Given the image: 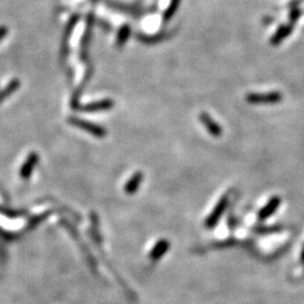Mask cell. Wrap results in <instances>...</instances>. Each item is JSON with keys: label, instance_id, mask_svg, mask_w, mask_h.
Returning <instances> with one entry per match:
<instances>
[{"label": "cell", "instance_id": "obj_14", "mask_svg": "<svg viewBox=\"0 0 304 304\" xmlns=\"http://www.w3.org/2000/svg\"><path fill=\"white\" fill-rule=\"evenodd\" d=\"M7 33H8V30L6 26H0V41H2L3 39H5Z\"/></svg>", "mask_w": 304, "mask_h": 304}, {"label": "cell", "instance_id": "obj_13", "mask_svg": "<svg viewBox=\"0 0 304 304\" xmlns=\"http://www.w3.org/2000/svg\"><path fill=\"white\" fill-rule=\"evenodd\" d=\"M167 248H168V244H167L166 241L159 242V244L155 246V248H154L153 252H152L151 257L152 258H159L160 256H161V254L165 253Z\"/></svg>", "mask_w": 304, "mask_h": 304}, {"label": "cell", "instance_id": "obj_8", "mask_svg": "<svg viewBox=\"0 0 304 304\" xmlns=\"http://www.w3.org/2000/svg\"><path fill=\"white\" fill-rule=\"evenodd\" d=\"M142 179H143L142 172H135L132 177L130 178L129 182L125 184L124 186L125 193H127V194H134V193L139 190L140 185L142 183Z\"/></svg>", "mask_w": 304, "mask_h": 304}, {"label": "cell", "instance_id": "obj_6", "mask_svg": "<svg viewBox=\"0 0 304 304\" xmlns=\"http://www.w3.org/2000/svg\"><path fill=\"white\" fill-rule=\"evenodd\" d=\"M227 205H228V196H223L220 200V202L217 203L215 208L213 209L211 215H209V217L206 220L207 227H213V225L216 223V221L220 219V216L222 215V213H223L225 207H227Z\"/></svg>", "mask_w": 304, "mask_h": 304}, {"label": "cell", "instance_id": "obj_9", "mask_svg": "<svg viewBox=\"0 0 304 304\" xmlns=\"http://www.w3.org/2000/svg\"><path fill=\"white\" fill-rule=\"evenodd\" d=\"M292 32V25H283L278 28V30L276 31V33H275L274 36L272 38V42L273 45H278L279 43L282 42L283 40L286 39L287 36L290 35V33Z\"/></svg>", "mask_w": 304, "mask_h": 304}, {"label": "cell", "instance_id": "obj_12", "mask_svg": "<svg viewBox=\"0 0 304 304\" xmlns=\"http://www.w3.org/2000/svg\"><path fill=\"white\" fill-rule=\"evenodd\" d=\"M179 3L180 0H171L169 6L167 8V10L165 11V14H163V20H165V22H168V20H170L172 17H174L175 13L178 9Z\"/></svg>", "mask_w": 304, "mask_h": 304}, {"label": "cell", "instance_id": "obj_3", "mask_svg": "<svg viewBox=\"0 0 304 304\" xmlns=\"http://www.w3.org/2000/svg\"><path fill=\"white\" fill-rule=\"evenodd\" d=\"M39 159H40V157H39V154L36 153V152H31V153L27 155L26 160L24 161V163L22 165V168H20V171H19L20 177H22L23 179H25V180L30 178L33 170H34L35 166H38Z\"/></svg>", "mask_w": 304, "mask_h": 304}, {"label": "cell", "instance_id": "obj_10", "mask_svg": "<svg viewBox=\"0 0 304 304\" xmlns=\"http://www.w3.org/2000/svg\"><path fill=\"white\" fill-rule=\"evenodd\" d=\"M19 86H20V81L18 79L11 80L10 83L8 84L1 92H0V102H2L7 97H9L11 94H14L16 90L19 88Z\"/></svg>", "mask_w": 304, "mask_h": 304}, {"label": "cell", "instance_id": "obj_7", "mask_svg": "<svg viewBox=\"0 0 304 304\" xmlns=\"http://www.w3.org/2000/svg\"><path fill=\"white\" fill-rule=\"evenodd\" d=\"M279 204H281V199L277 196L273 197L272 200H269V202L267 203L264 207L260 209L259 214H258V217H259L260 220H265L266 217H268L273 214V213L276 211L277 207L279 206Z\"/></svg>", "mask_w": 304, "mask_h": 304}, {"label": "cell", "instance_id": "obj_11", "mask_svg": "<svg viewBox=\"0 0 304 304\" xmlns=\"http://www.w3.org/2000/svg\"><path fill=\"white\" fill-rule=\"evenodd\" d=\"M130 34H131V27L127 25V24H125V25H123L120 28V32H118V34H117V40H116L117 47H122V45H124L127 39L130 38Z\"/></svg>", "mask_w": 304, "mask_h": 304}, {"label": "cell", "instance_id": "obj_2", "mask_svg": "<svg viewBox=\"0 0 304 304\" xmlns=\"http://www.w3.org/2000/svg\"><path fill=\"white\" fill-rule=\"evenodd\" d=\"M282 94L278 92L270 93H252L248 94L246 101L250 104H275L282 101Z\"/></svg>", "mask_w": 304, "mask_h": 304}, {"label": "cell", "instance_id": "obj_4", "mask_svg": "<svg viewBox=\"0 0 304 304\" xmlns=\"http://www.w3.org/2000/svg\"><path fill=\"white\" fill-rule=\"evenodd\" d=\"M200 120L202 122L203 126L208 131V133L212 135V137L219 138L222 135V129L221 126L217 124V123L213 120V118L209 116L206 113H202L200 115Z\"/></svg>", "mask_w": 304, "mask_h": 304}, {"label": "cell", "instance_id": "obj_5", "mask_svg": "<svg viewBox=\"0 0 304 304\" xmlns=\"http://www.w3.org/2000/svg\"><path fill=\"white\" fill-rule=\"evenodd\" d=\"M113 106L114 101L112 100H102L100 101H94L92 104L81 106L80 109L84 110V112H100V110L112 109Z\"/></svg>", "mask_w": 304, "mask_h": 304}, {"label": "cell", "instance_id": "obj_1", "mask_svg": "<svg viewBox=\"0 0 304 304\" xmlns=\"http://www.w3.org/2000/svg\"><path fill=\"white\" fill-rule=\"evenodd\" d=\"M68 122L71 125L78 127V129L84 130V131H86V132H88L89 134H92L96 138H104V137H106V134H107V132H106V130L104 129V127L101 126V125L94 124V123H92V122L80 120V118H77V117L69 118Z\"/></svg>", "mask_w": 304, "mask_h": 304}]
</instances>
